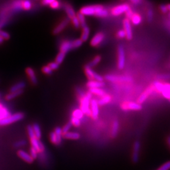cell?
I'll use <instances>...</instances> for the list:
<instances>
[{"label": "cell", "mask_w": 170, "mask_h": 170, "mask_svg": "<svg viewBox=\"0 0 170 170\" xmlns=\"http://www.w3.org/2000/svg\"><path fill=\"white\" fill-rule=\"evenodd\" d=\"M92 97V94L90 92L87 93L83 98L81 100V108L80 110L83 112L84 114L87 116H92V112L90 110V101Z\"/></svg>", "instance_id": "cell-1"}, {"label": "cell", "mask_w": 170, "mask_h": 170, "mask_svg": "<svg viewBox=\"0 0 170 170\" xmlns=\"http://www.w3.org/2000/svg\"><path fill=\"white\" fill-rule=\"evenodd\" d=\"M24 117V114L23 113L19 112L16 113L13 115H10L9 117H8L5 118L2 120H0V125H6L8 124H11L12 123L17 122Z\"/></svg>", "instance_id": "cell-2"}, {"label": "cell", "mask_w": 170, "mask_h": 170, "mask_svg": "<svg viewBox=\"0 0 170 170\" xmlns=\"http://www.w3.org/2000/svg\"><path fill=\"white\" fill-rule=\"evenodd\" d=\"M85 73L90 81H96V82H103V78L100 75L96 73L95 72L92 70V68L87 66H86L85 67Z\"/></svg>", "instance_id": "cell-3"}, {"label": "cell", "mask_w": 170, "mask_h": 170, "mask_svg": "<svg viewBox=\"0 0 170 170\" xmlns=\"http://www.w3.org/2000/svg\"><path fill=\"white\" fill-rule=\"evenodd\" d=\"M105 79H107L108 82L113 83L117 82H129L132 80L131 78L128 76H117L113 75H107L105 77Z\"/></svg>", "instance_id": "cell-4"}, {"label": "cell", "mask_w": 170, "mask_h": 170, "mask_svg": "<svg viewBox=\"0 0 170 170\" xmlns=\"http://www.w3.org/2000/svg\"><path fill=\"white\" fill-rule=\"evenodd\" d=\"M125 58L124 47L120 45L118 48V67L120 69H122L125 66Z\"/></svg>", "instance_id": "cell-5"}, {"label": "cell", "mask_w": 170, "mask_h": 170, "mask_svg": "<svg viewBox=\"0 0 170 170\" xmlns=\"http://www.w3.org/2000/svg\"><path fill=\"white\" fill-rule=\"evenodd\" d=\"M130 9L129 5L127 4H122L113 8L112 10V13L114 16H118L126 12L127 10Z\"/></svg>", "instance_id": "cell-6"}, {"label": "cell", "mask_w": 170, "mask_h": 170, "mask_svg": "<svg viewBox=\"0 0 170 170\" xmlns=\"http://www.w3.org/2000/svg\"><path fill=\"white\" fill-rule=\"evenodd\" d=\"M122 110L124 111H127L128 110H139L142 108V106L137 103H133V102H127L124 103L121 106Z\"/></svg>", "instance_id": "cell-7"}, {"label": "cell", "mask_w": 170, "mask_h": 170, "mask_svg": "<svg viewBox=\"0 0 170 170\" xmlns=\"http://www.w3.org/2000/svg\"><path fill=\"white\" fill-rule=\"evenodd\" d=\"M90 110L92 112V117L93 119H96L98 117L99 109L98 101L92 100L90 101Z\"/></svg>", "instance_id": "cell-8"}, {"label": "cell", "mask_w": 170, "mask_h": 170, "mask_svg": "<svg viewBox=\"0 0 170 170\" xmlns=\"http://www.w3.org/2000/svg\"><path fill=\"white\" fill-rule=\"evenodd\" d=\"M124 31L126 34V38L128 40H131L132 38V27L130 20L127 18L125 19L124 20Z\"/></svg>", "instance_id": "cell-9"}, {"label": "cell", "mask_w": 170, "mask_h": 170, "mask_svg": "<svg viewBox=\"0 0 170 170\" xmlns=\"http://www.w3.org/2000/svg\"><path fill=\"white\" fill-rule=\"evenodd\" d=\"M141 148V144L139 141H136L134 144L133 153H132V161L134 163H136L139 161V154Z\"/></svg>", "instance_id": "cell-10"}, {"label": "cell", "mask_w": 170, "mask_h": 170, "mask_svg": "<svg viewBox=\"0 0 170 170\" xmlns=\"http://www.w3.org/2000/svg\"><path fill=\"white\" fill-rule=\"evenodd\" d=\"M155 90V87L153 85H151L149 86L144 92L142 93V95L140 96V97L138 99V102L139 103H142L144 101L146 100V99L148 98V96L150 94L152 93V92Z\"/></svg>", "instance_id": "cell-11"}, {"label": "cell", "mask_w": 170, "mask_h": 170, "mask_svg": "<svg viewBox=\"0 0 170 170\" xmlns=\"http://www.w3.org/2000/svg\"><path fill=\"white\" fill-rule=\"evenodd\" d=\"M95 15L98 17H105L108 15V11L100 5H95Z\"/></svg>", "instance_id": "cell-12"}, {"label": "cell", "mask_w": 170, "mask_h": 170, "mask_svg": "<svg viewBox=\"0 0 170 170\" xmlns=\"http://www.w3.org/2000/svg\"><path fill=\"white\" fill-rule=\"evenodd\" d=\"M69 18H67L65 20H64L54 29L53 34H58L60 33L61 32H62L63 30V29H64L66 27V26L68 25V24L69 23Z\"/></svg>", "instance_id": "cell-13"}, {"label": "cell", "mask_w": 170, "mask_h": 170, "mask_svg": "<svg viewBox=\"0 0 170 170\" xmlns=\"http://www.w3.org/2000/svg\"><path fill=\"white\" fill-rule=\"evenodd\" d=\"M18 156L22 159L23 161H25V162L28 163H32L34 162V159H32V158L30 156L28 153L25 152L23 150H19L18 151Z\"/></svg>", "instance_id": "cell-14"}, {"label": "cell", "mask_w": 170, "mask_h": 170, "mask_svg": "<svg viewBox=\"0 0 170 170\" xmlns=\"http://www.w3.org/2000/svg\"><path fill=\"white\" fill-rule=\"evenodd\" d=\"M95 5L94 6H87L82 8L80 10V13L84 16H92L95 15Z\"/></svg>", "instance_id": "cell-15"}, {"label": "cell", "mask_w": 170, "mask_h": 170, "mask_svg": "<svg viewBox=\"0 0 170 170\" xmlns=\"http://www.w3.org/2000/svg\"><path fill=\"white\" fill-rule=\"evenodd\" d=\"M105 35L103 33L96 34L91 40V45L92 46H97L99 45L104 39Z\"/></svg>", "instance_id": "cell-16"}, {"label": "cell", "mask_w": 170, "mask_h": 170, "mask_svg": "<svg viewBox=\"0 0 170 170\" xmlns=\"http://www.w3.org/2000/svg\"><path fill=\"white\" fill-rule=\"evenodd\" d=\"M72 48H73V45H72V41H64L60 47V50L61 52L66 54L69 51H70Z\"/></svg>", "instance_id": "cell-17"}, {"label": "cell", "mask_w": 170, "mask_h": 170, "mask_svg": "<svg viewBox=\"0 0 170 170\" xmlns=\"http://www.w3.org/2000/svg\"><path fill=\"white\" fill-rule=\"evenodd\" d=\"M26 72L29 76L32 83L34 85H36L37 83V79L34 69L31 68H28L26 69Z\"/></svg>", "instance_id": "cell-18"}, {"label": "cell", "mask_w": 170, "mask_h": 170, "mask_svg": "<svg viewBox=\"0 0 170 170\" xmlns=\"http://www.w3.org/2000/svg\"><path fill=\"white\" fill-rule=\"evenodd\" d=\"M10 113L4 105L0 103V120L5 118L10 115Z\"/></svg>", "instance_id": "cell-19"}, {"label": "cell", "mask_w": 170, "mask_h": 170, "mask_svg": "<svg viewBox=\"0 0 170 170\" xmlns=\"http://www.w3.org/2000/svg\"><path fill=\"white\" fill-rule=\"evenodd\" d=\"M105 85L103 82H96V81H89L87 83V86L91 89V88H100Z\"/></svg>", "instance_id": "cell-20"}, {"label": "cell", "mask_w": 170, "mask_h": 170, "mask_svg": "<svg viewBox=\"0 0 170 170\" xmlns=\"http://www.w3.org/2000/svg\"><path fill=\"white\" fill-rule=\"evenodd\" d=\"M25 85H26V84L25 82H18L17 83L15 84L13 86H12L10 90L11 92H15L20 91V90H23V89L25 87Z\"/></svg>", "instance_id": "cell-21"}, {"label": "cell", "mask_w": 170, "mask_h": 170, "mask_svg": "<svg viewBox=\"0 0 170 170\" xmlns=\"http://www.w3.org/2000/svg\"><path fill=\"white\" fill-rule=\"evenodd\" d=\"M63 137L64 138L68 139H72V140H77L79 139L80 135L77 132H68L66 134H63Z\"/></svg>", "instance_id": "cell-22"}, {"label": "cell", "mask_w": 170, "mask_h": 170, "mask_svg": "<svg viewBox=\"0 0 170 170\" xmlns=\"http://www.w3.org/2000/svg\"><path fill=\"white\" fill-rule=\"evenodd\" d=\"M32 127V128H33L34 133L35 137L37 139L39 140L40 139V137H41V136H42L41 129H40L39 125L37 124H34Z\"/></svg>", "instance_id": "cell-23"}, {"label": "cell", "mask_w": 170, "mask_h": 170, "mask_svg": "<svg viewBox=\"0 0 170 170\" xmlns=\"http://www.w3.org/2000/svg\"><path fill=\"white\" fill-rule=\"evenodd\" d=\"M64 9H65L66 12L68 15L69 18H74L75 17H76L75 12L73 8H72L70 5H66L65 6H64Z\"/></svg>", "instance_id": "cell-24"}, {"label": "cell", "mask_w": 170, "mask_h": 170, "mask_svg": "<svg viewBox=\"0 0 170 170\" xmlns=\"http://www.w3.org/2000/svg\"><path fill=\"white\" fill-rule=\"evenodd\" d=\"M118 128H119V124L118 121L115 120L113 122L112 125V137L113 138H115L117 135V134L118 132Z\"/></svg>", "instance_id": "cell-25"}, {"label": "cell", "mask_w": 170, "mask_h": 170, "mask_svg": "<svg viewBox=\"0 0 170 170\" xmlns=\"http://www.w3.org/2000/svg\"><path fill=\"white\" fill-rule=\"evenodd\" d=\"M111 100V97L110 95H105V96H102V98L98 101V104L100 106H103L104 105H106L109 103Z\"/></svg>", "instance_id": "cell-26"}, {"label": "cell", "mask_w": 170, "mask_h": 170, "mask_svg": "<svg viewBox=\"0 0 170 170\" xmlns=\"http://www.w3.org/2000/svg\"><path fill=\"white\" fill-rule=\"evenodd\" d=\"M165 98L169 99L170 98V85L169 83L164 84V88L163 92H161Z\"/></svg>", "instance_id": "cell-27"}, {"label": "cell", "mask_w": 170, "mask_h": 170, "mask_svg": "<svg viewBox=\"0 0 170 170\" xmlns=\"http://www.w3.org/2000/svg\"><path fill=\"white\" fill-rule=\"evenodd\" d=\"M23 90H20V91H17V92H11L10 93L6 95V99L7 100H11L16 97H17L18 96H20V95H22L23 93Z\"/></svg>", "instance_id": "cell-28"}, {"label": "cell", "mask_w": 170, "mask_h": 170, "mask_svg": "<svg viewBox=\"0 0 170 170\" xmlns=\"http://www.w3.org/2000/svg\"><path fill=\"white\" fill-rule=\"evenodd\" d=\"M90 92L92 94L93 93V94L96 95L102 96V97L106 95L105 91H103L101 88H91V89H90Z\"/></svg>", "instance_id": "cell-29"}, {"label": "cell", "mask_w": 170, "mask_h": 170, "mask_svg": "<svg viewBox=\"0 0 170 170\" xmlns=\"http://www.w3.org/2000/svg\"><path fill=\"white\" fill-rule=\"evenodd\" d=\"M131 22L135 25H137L141 22L142 18L141 16L138 14H133L132 17H131Z\"/></svg>", "instance_id": "cell-30"}, {"label": "cell", "mask_w": 170, "mask_h": 170, "mask_svg": "<svg viewBox=\"0 0 170 170\" xmlns=\"http://www.w3.org/2000/svg\"><path fill=\"white\" fill-rule=\"evenodd\" d=\"M89 35H90V28L86 26V27L83 28V33H82V38H81V40H82L83 42L86 41L89 37Z\"/></svg>", "instance_id": "cell-31"}, {"label": "cell", "mask_w": 170, "mask_h": 170, "mask_svg": "<svg viewBox=\"0 0 170 170\" xmlns=\"http://www.w3.org/2000/svg\"><path fill=\"white\" fill-rule=\"evenodd\" d=\"M77 18L79 22V24H80V25L82 27V28H85L86 27V20H85V16L83 15L82 13H79L78 14V16H77Z\"/></svg>", "instance_id": "cell-32"}, {"label": "cell", "mask_w": 170, "mask_h": 170, "mask_svg": "<svg viewBox=\"0 0 170 170\" xmlns=\"http://www.w3.org/2000/svg\"><path fill=\"white\" fill-rule=\"evenodd\" d=\"M100 61H101V57L99 56V55H97L92 60V62H90L86 66H88V67H90V68H92V67H94L96 65H97V64H98L100 62Z\"/></svg>", "instance_id": "cell-33"}, {"label": "cell", "mask_w": 170, "mask_h": 170, "mask_svg": "<svg viewBox=\"0 0 170 170\" xmlns=\"http://www.w3.org/2000/svg\"><path fill=\"white\" fill-rule=\"evenodd\" d=\"M83 115H84V113L80 109H76L75 110H74L73 112H72V117H74L80 120L83 118Z\"/></svg>", "instance_id": "cell-34"}, {"label": "cell", "mask_w": 170, "mask_h": 170, "mask_svg": "<svg viewBox=\"0 0 170 170\" xmlns=\"http://www.w3.org/2000/svg\"><path fill=\"white\" fill-rule=\"evenodd\" d=\"M65 54H64V53H63V52H60L58 54V55H57V57H56L55 62H56V63H58V64H59H59H60L62 62V61H63L64 58H65Z\"/></svg>", "instance_id": "cell-35"}, {"label": "cell", "mask_w": 170, "mask_h": 170, "mask_svg": "<svg viewBox=\"0 0 170 170\" xmlns=\"http://www.w3.org/2000/svg\"><path fill=\"white\" fill-rule=\"evenodd\" d=\"M154 87H155V90H156L159 92H162L164 88V84L161 83L160 82H156L154 84Z\"/></svg>", "instance_id": "cell-36"}, {"label": "cell", "mask_w": 170, "mask_h": 170, "mask_svg": "<svg viewBox=\"0 0 170 170\" xmlns=\"http://www.w3.org/2000/svg\"><path fill=\"white\" fill-rule=\"evenodd\" d=\"M22 8L25 10H29L32 8V3L30 1H24L22 2Z\"/></svg>", "instance_id": "cell-37"}, {"label": "cell", "mask_w": 170, "mask_h": 170, "mask_svg": "<svg viewBox=\"0 0 170 170\" xmlns=\"http://www.w3.org/2000/svg\"><path fill=\"white\" fill-rule=\"evenodd\" d=\"M72 125H75V127H78L81 124V122H80V120L78 118H76L74 117H72L71 118V122Z\"/></svg>", "instance_id": "cell-38"}, {"label": "cell", "mask_w": 170, "mask_h": 170, "mask_svg": "<svg viewBox=\"0 0 170 170\" xmlns=\"http://www.w3.org/2000/svg\"><path fill=\"white\" fill-rule=\"evenodd\" d=\"M27 144V142L24 140H22L20 141H17L14 144V147L16 148H22L24 145H25Z\"/></svg>", "instance_id": "cell-39"}, {"label": "cell", "mask_w": 170, "mask_h": 170, "mask_svg": "<svg viewBox=\"0 0 170 170\" xmlns=\"http://www.w3.org/2000/svg\"><path fill=\"white\" fill-rule=\"evenodd\" d=\"M0 37L3 38L4 40H8L10 38V35L8 32L3 31L0 29Z\"/></svg>", "instance_id": "cell-40"}, {"label": "cell", "mask_w": 170, "mask_h": 170, "mask_svg": "<svg viewBox=\"0 0 170 170\" xmlns=\"http://www.w3.org/2000/svg\"><path fill=\"white\" fill-rule=\"evenodd\" d=\"M71 126H72V124H71V123L70 122H68V124H66L65 125H64V126L63 127V128H62V134H66V133L68 132L69 131V129H70L71 127Z\"/></svg>", "instance_id": "cell-41"}, {"label": "cell", "mask_w": 170, "mask_h": 170, "mask_svg": "<svg viewBox=\"0 0 170 170\" xmlns=\"http://www.w3.org/2000/svg\"><path fill=\"white\" fill-rule=\"evenodd\" d=\"M82 44H83V41L81 39H76L72 41V45H73V48L79 47L81 45H82Z\"/></svg>", "instance_id": "cell-42"}, {"label": "cell", "mask_w": 170, "mask_h": 170, "mask_svg": "<svg viewBox=\"0 0 170 170\" xmlns=\"http://www.w3.org/2000/svg\"><path fill=\"white\" fill-rule=\"evenodd\" d=\"M50 139L53 144L58 145V139H57V136L54 132L50 134Z\"/></svg>", "instance_id": "cell-43"}, {"label": "cell", "mask_w": 170, "mask_h": 170, "mask_svg": "<svg viewBox=\"0 0 170 170\" xmlns=\"http://www.w3.org/2000/svg\"><path fill=\"white\" fill-rule=\"evenodd\" d=\"M30 156L34 160L35 159H36L38 156V152L36 150H35L34 149H33L32 148H30Z\"/></svg>", "instance_id": "cell-44"}, {"label": "cell", "mask_w": 170, "mask_h": 170, "mask_svg": "<svg viewBox=\"0 0 170 170\" xmlns=\"http://www.w3.org/2000/svg\"><path fill=\"white\" fill-rule=\"evenodd\" d=\"M59 65L58 63H56L55 62H51L50 64H48L47 66L52 71V70H55V69H58L59 68Z\"/></svg>", "instance_id": "cell-45"}, {"label": "cell", "mask_w": 170, "mask_h": 170, "mask_svg": "<svg viewBox=\"0 0 170 170\" xmlns=\"http://www.w3.org/2000/svg\"><path fill=\"white\" fill-rule=\"evenodd\" d=\"M169 168H170V163L169 161H168L162 165L160 168H159L157 170H168Z\"/></svg>", "instance_id": "cell-46"}, {"label": "cell", "mask_w": 170, "mask_h": 170, "mask_svg": "<svg viewBox=\"0 0 170 170\" xmlns=\"http://www.w3.org/2000/svg\"><path fill=\"white\" fill-rule=\"evenodd\" d=\"M76 92L78 93V95L80 97V99H82L83 98V97L85 96V92H83V90H82V89H81V88H77L76 89Z\"/></svg>", "instance_id": "cell-47"}, {"label": "cell", "mask_w": 170, "mask_h": 170, "mask_svg": "<svg viewBox=\"0 0 170 170\" xmlns=\"http://www.w3.org/2000/svg\"><path fill=\"white\" fill-rule=\"evenodd\" d=\"M72 23H73L75 27H76V28L79 27L80 24H79V22L77 17H75L74 18H72Z\"/></svg>", "instance_id": "cell-48"}, {"label": "cell", "mask_w": 170, "mask_h": 170, "mask_svg": "<svg viewBox=\"0 0 170 170\" xmlns=\"http://www.w3.org/2000/svg\"><path fill=\"white\" fill-rule=\"evenodd\" d=\"M42 71L44 72V73H45L47 75H51L52 73V71L49 68H48L47 66L43 67Z\"/></svg>", "instance_id": "cell-49"}, {"label": "cell", "mask_w": 170, "mask_h": 170, "mask_svg": "<svg viewBox=\"0 0 170 170\" xmlns=\"http://www.w3.org/2000/svg\"><path fill=\"white\" fill-rule=\"evenodd\" d=\"M117 37H119V38H121L125 37H126V34H125V31L124 30H119L118 32V33H117Z\"/></svg>", "instance_id": "cell-50"}, {"label": "cell", "mask_w": 170, "mask_h": 170, "mask_svg": "<svg viewBox=\"0 0 170 170\" xmlns=\"http://www.w3.org/2000/svg\"><path fill=\"white\" fill-rule=\"evenodd\" d=\"M51 6L52 8H54V9H57V8H58L60 6V4L58 2H57V1H54L52 2V3L50 5Z\"/></svg>", "instance_id": "cell-51"}, {"label": "cell", "mask_w": 170, "mask_h": 170, "mask_svg": "<svg viewBox=\"0 0 170 170\" xmlns=\"http://www.w3.org/2000/svg\"><path fill=\"white\" fill-rule=\"evenodd\" d=\"M56 135H62V128L60 127H56L55 131L54 132Z\"/></svg>", "instance_id": "cell-52"}, {"label": "cell", "mask_w": 170, "mask_h": 170, "mask_svg": "<svg viewBox=\"0 0 170 170\" xmlns=\"http://www.w3.org/2000/svg\"><path fill=\"white\" fill-rule=\"evenodd\" d=\"M125 13H126V15H127V19L130 20V18H131V17H132V15H133V13H132V12L131 10V9H129V10H127Z\"/></svg>", "instance_id": "cell-53"}, {"label": "cell", "mask_w": 170, "mask_h": 170, "mask_svg": "<svg viewBox=\"0 0 170 170\" xmlns=\"http://www.w3.org/2000/svg\"><path fill=\"white\" fill-rule=\"evenodd\" d=\"M153 18V12L151 10H149L148 12V19L149 21H151Z\"/></svg>", "instance_id": "cell-54"}, {"label": "cell", "mask_w": 170, "mask_h": 170, "mask_svg": "<svg viewBox=\"0 0 170 170\" xmlns=\"http://www.w3.org/2000/svg\"><path fill=\"white\" fill-rule=\"evenodd\" d=\"M160 8H161V12L165 13H166L168 11V8H167V6L166 5H162L160 7Z\"/></svg>", "instance_id": "cell-55"}, {"label": "cell", "mask_w": 170, "mask_h": 170, "mask_svg": "<svg viewBox=\"0 0 170 170\" xmlns=\"http://www.w3.org/2000/svg\"><path fill=\"white\" fill-rule=\"evenodd\" d=\"M54 0H44L43 1V4L45 5H51Z\"/></svg>", "instance_id": "cell-56"}, {"label": "cell", "mask_w": 170, "mask_h": 170, "mask_svg": "<svg viewBox=\"0 0 170 170\" xmlns=\"http://www.w3.org/2000/svg\"><path fill=\"white\" fill-rule=\"evenodd\" d=\"M132 2V3H135V4H137V3H141V1H139V0H132V1H131Z\"/></svg>", "instance_id": "cell-57"}, {"label": "cell", "mask_w": 170, "mask_h": 170, "mask_svg": "<svg viewBox=\"0 0 170 170\" xmlns=\"http://www.w3.org/2000/svg\"><path fill=\"white\" fill-rule=\"evenodd\" d=\"M3 42H4V39L3 38H2L1 37H0V44H2Z\"/></svg>", "instance_id": "cell-58"}, {"label": "cell", "mask_w": 170, "mask_h": 170, "mask_svg": "<svg viewBox=\"0 0 170 170\" xmlns=\"http://www.w3.org/2000/svg\"><path fill=\"white\" fill-rule=\"evenodd\" d=\"M168 145H169V144H170V139H169V137H168Z\"/></svg>", "instance_id": "cell-59"}]
</instances>
